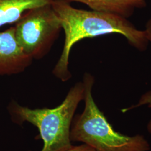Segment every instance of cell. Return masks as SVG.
<instances>
[{
  "label": "cell",
  "mask_w": 151,
  "mask_h": 151,
  "mask_svg": "<svg viewBox=\"0 0 151 151\" xmlns=\"http://www.w3.org/2000/svg\"><path fill=\"white\" fill-rule=\"evenodd\" d=\"M84 91L83 82H78L55 108L32 109L12 101L8 109L14 122L21 125L27 122L38 128L44 142L41 151H63L72 145L70 127L76 110L83 100Z\"/></svg>",
  "instance_id": "3957f363"
},
{
  "label": "cell",
  "mask_w": 151,
  "mask_h": 151,
  "mask_svg": "<svg viewBox=\"0 0 151 151\" xmlns=\"http://www.w3.org/2000/svg\"><path fill=\"white\" fill-rule=\"evenodd\" d=\"M32 60L17 43L14 27L0 32V76L21 73L32 65Z\"/></svg>",
  "instance_id": "5b68a950"
},
{
  "label": "cell",
  "mask_w": 151,
  "mask_h": 151,
  "mask_svg": "<svg viewBox=\"0 0 151 151\" xmlns=\"http://www.w3.org/2000/svg\"><path fill=\"white\" fill-rule=\"evenodd\" d=\"M88 6L94 11L112 13L125 18L130 16L135 8L143 7L145 0H68Z\"/></svg>",
  "instance_id": "52a82bcc"
},
{
  "label": "cell",
  "mask_w": 151,
  "mask_h": 151,
  "mask_svg": "<svg viewBox=\"0 0 151 151\" xmlns=\"http://www.w3.org/2000/svg\"><path fill=\"white\" fill-rule=\"evenodd\" d=\"M143 106H147L148 108H151V91L146 92V93L143 94L137 104L132 105L130 107L125 108L122 110V111L125 113L135 108H139Z\"/></svg>",
  "instance_id": "ba28073f"
},
{
  "label": "cell",
  "mask_w": 151,
  "mask_h": 151,
  "mask_svg": "<svg viewBox=\"0 0 151 151\" xmlns=\"http://www.w3.org/2000/svg\"><path fill=\"white\" fill-rule=\"evenodd\" d=\"M147 130L149 133L151 134V119H150V120L148 122L147 125Z\"/></svg>",
  "instance_id": "8fae6325"
},
{
  "label": "cell",
  "mask_w": 151,
  "mask_h": 151,
  "mask_svg": "<svg viewBox=\"0 0 151 151\" xmlns=\"http://www.w3.org/2000/svg\"><path fill=\"white\" fill-rule=\"evenodd\" d=\"M85 108L73 119L70 131L71 142H80L95 151H148L151 146L143 135H127L116 132L99 109L92 96L95 78L85 73Z\"/></svg>",
  "instance_id": "7a4b0ae2"
},
{
  "label": "cell",
  "mask_w": 151,
  "mask_h": 151,
  "mask_svg": "<svg viewBox=\"0 0 151 151\" xmlns=\"http://www.w3.org/2000/svg\"><path fill=\"white\" fill-rule=\"evenodd\" d=\"M145 32H146V36L149 43H151V19L146 24Z\"/></svg>",
  "instance_id": "30bf717a"
},
{
  "label": "cell",
  "mask_w": 151,
  "mask_h": 151,
  "mask_svg": "<svg viewBox=\"0 0 151 151\" xmlns=\"http://www.w3.org/2000/svg\"><path fill=\"white\" fill-rule=\"evenodd\" d=\"M63 151H95L91 147L86 144L79 146H72Z\"/></svg>",
  "instance_id": "9c48e42d"
},
{
  "label": "cell",
  "mask_w": 151,
  "mask_h": 151,
  "mask_svg": "<svg viewBox=\"0 0 151 151\" xmlns=\"http://www.w3.org/2000/svg\"><path fill=\"white\" fill-rule=\"evenodd\" d=\"M65 32L64 45L53 74L63 82L69 80V59L73 46L81 40L118 34L140 52L145 51L149 42L145 30L135 27L127 18L109 12L87 11L72 7L68 0H53L51 3Z\"/></svg>",
  "instance_id": "6da1fadb"
},
{
  "label": "cell",
  "mask_w": 151,
  "mask_h": 151,
  "mask_svg": "<svg viewBox=\"0 0 151 151\" xmlns=\"http://www.w3.org/2000/svg\"><path fill=\"white\" fill-rule=\"evenodd\" d=\"M53 0H0V27L15 24L32 9L51 4Z\"/></svg>",
  "instance_id": "8992f818"
},
{
  "label": "cell",
  "mask_w": 151,
  "mask_h": 151,
  "mask_svg": "<svg viewBox=\"0 0 151 151\" xmlns=\"http://www.w3.org/2000/svg\"><path fill=\"white\" fill-rule=\"evenodd\" d=\"M14 27L17 43L32 60L42 59L48 54L62 30L51 4L25 12Z\"/></svg>",
  "instance_id": "277c9868"
}]
</instances>
